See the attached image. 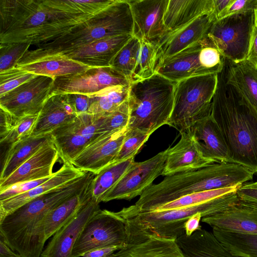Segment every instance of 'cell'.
I'll use <instances>...</instances> for the list:
<instances>
[{
    "label": "cell",
    "instance_id": "1",
    "mask_svg": "<svg viewBox=\"0 0 257 257\" xmlns=\"http://www.w3.org/2000/svg\"><path fill=\"white\" fill-rule=\"evenodd\" d=\"M93 15L77 12L55 1L0 0V45L44 44Z\"/></svg>",
    "mask_w": 257,
    "mask_h": 257
},
{
    "label": "cell",
    "instance_id": "2",
    "mask_svg": "<svg viewBox=\"0 0 257 257\" xmlns=\"http://www.w3.org/2000/svg\"><path fill=\"white\" fill-rule=\"evenodd\" d=\"M226 64L218 74L211 115L218 124L232 163L257 174V111L225 79Z\"/></svg>",
    "mask_w": 257,
    "mask_h": 257
},
{
    "label": "cell",
    "instance_id": "3",
    "mask_svg": "<svg viewBox=\"0 0 257 257\" xmlns=\"http://www.w3.org/2000/svg\"><path fill=\"white\" fill-rule=\"evenodd\" d=\"M247 169L234 163H217L204 168L166 176L153 184L133 205L123 207L125 213L150 212L156 207L196 192L239 186L250 180Z\"/></svg>",
    "mask_w": 257,
    "mask_h": 257
},
{
    "label": "cell",
    "instance_id": "4",
    "mask_svg": "<svg viewBox=\"0 0 257 257\" xmlns=\"http://www.w3.org/2000/svg\"><path fill=\"white\" fill-rule=\"evenodd\" d=\"M78 191L72 182L31 200L0 220V235L22 257H41L40 228L46 215Z\"/></svg>",
    "mask_w": 257,
    "mask_h": 257
},
{
    "label": "cell",
    "instance_id": "5",
    "mask_svg": "<svg viewBox=\"0 0 257 257\" xmlns=\"http://www.w3.org/2000/svg\"><path fill=\"white\" fill-rule=\"evenodd\" d=\"M236 191L208 202L190 207L161 211L136 213L116 212L123 220L128 244L152 237L177 239L185 234L184 223L193 214L203 217L217 213L237 200Z\"/></svg>",
    "mask_w": 257,
    "mask_h": 257
},
{
    "label": "cell",
    "instance_id": "6",
    "mask_svg": "<svg viewBox=\"0 0 257 257\" xmlns=\"http://www.w3.org/2000/svg\"><path fill=\"white\" fill-rule=\"evenodd\" d=\"M134 21L127 0H115L106 8L52 40L38 45L26 54L52 55L76 49L94 41L121 35L133 34Z\"/></svg>",
    "mask_w": 257,
    "mask_h": 257
},
{
    "label": "cell",
    "instance_id": "7",
    "mask_svg": "<svg viewBox=\"0 0 257 257\" xmlns=\"http://www.w3.org/2000/svg\"><path fill=\"white\" fill-rule=\"evenodd\" d=\"M177 82L156 73L151 77L131 83L128 103V128H136L150 135L164 125H169Z\"/></svg>",
    "mask_w": 257,
    "mask_h": 257
},
{
    "label": "cell",
    "instance_id": "8",
    "mask_svg": "<svg viewBox=\"0 0 257 257\" xmlns=\"http://www.w3.org/2000/svg\"><path fill=\"white\" fill-rule=\"evenodd\" d=\"M218 83V74L198 75L178 82L169 126L180 134H192L195 123L211 114Z\"/></svg>",
    "mask_w": 257,
    "mask_h": 257
},
{
    "label": "cell",
    "instance_id": "9",
    "mask_svg": "<svg viewBox=\"0 0 257 257\" xmlns=\"http://www.w3.org/2000/svg\"><path fill=\"white\" fill-rule=\"evenodd\" d=\"M225 61L213 42L206 36L175 55L159 61L156 72L178 82L193 76L219 74L223 69Z\"/></svg>",
    "mask_w": 257,
    "mask_h": 257
},
{
    "label": "cell",
    "instance_id": "10",
    "mask_svg": "<svg viewBox=\"0 0 257 257\" xmlns=\"http://www.w3.org/2000/svg\"><path fill=\"white\" fill-rule=\"evenodd\" d=\"M256 28L252 11L214 21L206 35L227 61L238 63L247 59Z\"/></svg>",
    "mask_w": 257,
    "mask_h": 257
},
{
    "label": "cell",
    "instance_id": "11",
    "mask_svg": "<svg viewBox=\"0 0 257 257\" xmlns=\"http://www.w3.org/2000/svg\"><path fill=\"white\" fill-rule=\"evenodd\" d=\"M127 245L125 224L116 212L96 211L85 225L73 248L72 257H81L99 248Z\"/></svg>",
    "mask_w": 257,
    "mask_h": 257
},
{
    "label": "cell",
    "instance_id": "12",
    "mask_svg": "<svg viewBox=\"0 0 257 257\" xmlns=\"http://www.w3.org/2000/svg\"><path fill=\"white\" fill-rule=\"evenodd\" d=\"M167 149L143 162H135L128 171L103 197L102 202L113 200H131L140 196L163 175Z\"/></svg>",
    "mask_w": 257,
    "mask_h": 257
},
{
    "label": "cell",
    "instance_id": "13",
    "mask_svg": "<svg viewBox=\"0 0 257 257\" xmlns=\"http://www.w3.org/2000/svg\"><path fill=\"white\" fill-rule=\"evenodd\" d=\"M129 80L110 66L91 67L82 72L59 77L50 96L60 94H94L107 87L130 86Z\"/></svg>",
    "mask_w": 257,
    "mask_h": 257
},
{
    "label": "cell",
    "instance_id": "14",
    "mask_svg": "<svg viewBox=\"0 0 257 257\" xmlns=\"http://www.w3.org/2000/svg\"><path fill=\"white\" fill-rule=\"evenodd\" d=\"M54 80L52 77L37 75L0 96V108L18 118L38 115L50 96Z\"/></svg>",
    "mask_w": 257,
    "mask_h": 257
},
{
    "label": "cell",
    "instance_id": "15",
    "mask_svg": "<svg viewBox=\"0 0 257 257\" xmlns=\"http://www.w3.org/2000/svg\"><path fill=\"white\" fill-rule=\"evenodd\" d=\"M97 117L83 113L50 134L64 164L69 163L98 135Z\"/></svg>",
    "mask_w": 257,
    "mask_h": 257
},
{
    "label": "cell",
    "instance_id": "16",
    "mask_svg": "<svg viewBox=\"0 0 257 257\" xmlns=\"http://www.w3.org/2000/svg\"><path fill=\"white\" fill-rule=\"evenodd\" d=\"M127 130L100 134L70 164L81 171L98 174L114 162Z\"/></svg>",
    "mask_w": 257,
    "mask_h": 257
},
{
    "label": "cell",
    "instance_id": "17",
    "mask_svg": "<svg viewBox=\"0 0 257 257\" xmlns=\"http://www.w3.org/2000/svg\"><path fill=\"white\" fill-rule=\"evenodd\" d=\"M134 21L133 36L156 44L167 33L164 16L168 0H127Z\"/></svg>",
    "mask_w": 257,
    "mask_h": 257
},
{
    "label": "cell",
    "instance_id": "18",
    "mask_svg": "<svg viewBox=\"0 0 257 257\" xmlns=\"http://www.w3.org/2000/svg\"><path fill=\"white\" fill-rule=\"evenodd\" d=\"M179 142L167 148V158L163 175L198 170L214 163L204 155L198 141L192 134H180Z\"/></svg>",
    "mask_w": 257,
    "mask_h": 257
},
{
    "label": "cell",
    "instance_id": "19",
    "mask_svg": "<svg viewBox=\"0 0 257 257\" xmlns=\"http://www.w3.org/2000/svg\"><path fill=\"white\" fill-rule=\"evenodd\" d=\"M99 204L91 197L74 217L55 233L41 257H72L77 239L90 218L100 209Z\"/></svg>",
    "mask_w": 257,
    "mask_h": 257
},
{
    "label": "cell",
    "instance_id": "20",
    "mask_svg": "<svg viewBox=\"0 0 257 257\" xmlns=\"http://www.w3.org/2000/svg\"><path fill=\"white\" fill-rule=\"evenodd\" d=\"M214 21L215 19L212 13L206 14L166 34L157 44L158 62L202 40Z\"/></svg>",
    "mask_w": 257,
    "mask_h": 257
},
{
    "label": "cell",
    "instance_id": "21",
    "mask_svg": "<svg viewBox=\"0 0 257 257\" xmlns=\"http://www.w3.org/2000/svg\"><path fill=\"white\" fill-rule=\"evenodd\" d=\"M58 158V150L53 141L44 145L10 176L0 182V192L17 183L51 177Z\"/></svg>",
    "mask_w": 257,
    "mask_h": 257
},
{
    "label": "cell",
    "instance_id": "22",
    "mask_svg": "<svg viewBox=\"0 0 257 257\" xmlns=\"http://www.w3.org/2000/svg\"><path fill=\"white\" fill-rule=\"evenodd\" d=\"M133 36L126 34L106 38L57 54L91 67L110 66L114 57Z\"/></svg>",
    "mask_w": 257,
    "mask_h": 257
},
{
    "label": "cell",
    "instance_id": "23",
    "mask_svg": "<svg viewBox=\"0 0 257 257\" xmlns=\"http://www.w3.org/2000/svg\"><path fill=\"white\" fill-rule=\"evenodd\" d=\"M16 69L36 75L56 78L79 73L91 68L59 54L32 56L25 54Z\"/></svg>",
    "mask_w": 257,
    "mask_h": 257
},
{
    "label": "cell",
    "instance_id": "24",
    "mask_svg": "<svg viewBox=\"0 0 257 257\" xmlns=\"http://www.w3.org/2000/svg\"><path fill=\"white\" fill-rule=\"evenodd\" d=\"M201 221L212 228L257 235V210L237 201L217 213L202 217Z\"/></svg>",
    "mask_w": 257,
    "mask_h": 257
},
{
    "label": "cell",
    "instance_id": "25",
    "mask_svg": "<svg viewBox=\"0 0 257 257\" xmlns=\"http://www.w3.org/2000/svg\"><path fill=\"white\" fill-rule=\"evenodd\" d=\"M85 172L70 164H64L48 180L37 187L26 193L0 200V220L34 199L66 184Z\"/></svg>",
    "mask_w": 257,
    "mask_h": 257
},
{
    "label": "cell",
    "instance_id": "26",
    "mask_svg": "<svg viewBox=\"0 0 257 257\" xmlns=\"http://www.w3.org/2000/svg\"><path fill=\"white\" fill-rule=\"evenodd\" d=\"M91 182L46 215L40 228V242L44 247L46 241L74 217L91 198Z\"/></svg>",
    "mask_w": 257,
    "mask_h": 257
},
{
    "label": "cell",
    "instance_id": "27",
    "mask_svg": "<svg viewBox=\"0 0 257 257\" xmlns=\"http://www.w3.org/2000/svg\"><path fill=\"white\" fill-rule=\"evenodd\" d=\"M77 115L69 101L68 94L50 96L38 114L31 136L50 134Z\"/></svg>",
    "mask_w": 257,
    "mask_h": 257
},
{
    "label": "cell",
    "instance_id": "28",
    "mask_svg": "<svg viewBox=\"0 0 257 257\" xmlns=\"http://www.w3.org/2000/svg\"><path fill=\"white\" fill-rule=\"evenodd\" d=\"M192 134L206 158L214 163L231 162L222 133L211 114L195 123Z\"/></svg>",
    "mask_w": 257,
    "mask_h": 257
},
{
    "label": "cell",
    "instance_id": "29",
    "mask_svg": "<svg viewBox=\"0 0 257 257\" xmlns=\"http://www.w3.org/2000/svg\"><path fill=\"white\" fill-rule=\"evenodd\" d=\"M213 10V0H168L164 16L167 34L202 15L212 13Z\"/></svg>",
    "mask_w": 257,
    "mask_h": 257
},
{
    "label": "cell",
    "instance_id": "30",
    "mask_svg": "<svg viewBox=\"0 0 257 257\" xmlns=\"http://www.w3.org/2000/svg\"><path fill=\"white\" fill-rule=\"evenodd\" d=\"M185 257H237L231 253L212 232L201 228L190 236L176 239Z\"/></svg>",
    "mask_w": 257,
    "mask_h": 257
},
{
    "label": "cell",
    "instance_id": "31",
    "mask_svg": "<svg viewBox=\"0 0 257 257\" xmlns=\"http://www.w3.org/2000/svg\"><path fill=\"white\" fill-rule=\"evenodd\" d=\"M225 79L257 111V69L247 60L225 61Z\"/></svg>",
    "mask_w": 257,
    "mask_h": 257
},
{
    "label": "cell",
    "instance_id": "32",
    "mask_svg": "<svg viewBox=\"0 0 257 257\" xmlns=\"http://www.w3.org/2000/svg\"><path fill=\"white\" fill-rule=\"evenodd\" d=\"M109 257H185L176 239L152 237L115 251Z\"/></svg>",
    "mask_w": 257,
    "mask_h": 257
},
{
    "label": "cell",
    "instance_id": "33",
    "mask_svg": "<svg viewBox=\"0 0 257 257\" xmlns=\"http://www.w3.org/2000/svg\"><path fill=\"white\" fill-rule=\"evenodd\" d=\"M50 134L29 136L10 145L1 172L0 182L10 176L41 147L52 142Z\"/></svg>",
    "mask_w": 257,
    "mask_h": 257
},
{
    "label": "cell",
    "instance_id": "34",
    "mask_svg": "<svg viewBox=\"0 0 257 257\" xmlns=\"http://www.w3.org/2000/svg\"><path fill=\"white\" fill-rule=\"evenodd\" d=\"M135 162V158L111 164L98 174L90 183L92 198L98 203L119 181Z\"/></svg>",
    "mask_w": 257,
    "mask_h": 257
},
{
    "label": "cell",
    "instance_id": "35",
    "mask_svg": "<svg viewBox=\"0 0 257 257\" xmlns=\"http://www.w3.org/2000/svg\"><path fill=\"white\" fill-rule=\"evenodd\" d=\"M215 236L237 257H257V235L225 231L212 227Z\"/></svg>",
    "mask_w": 257,
    "mask_h": 257
},
{
    "label": "cell",
    "instance_id": "36",
    "mask_svg": "<svg viewBox=\"0 0 257 257\" xmlns=\"http://www.w3.org/2000/svg\"><path fill=\"white\" fill-rule=\"evenodd\" d=\"M130 86H109L89 95L92 100L87 113L97 114L115 110L127 100Z\"/></svg>",
    "mask_w": 257,
    "mask_h": 257
},
{
    "label": "cell",
    "instance_id": "37",
    "mask_svg": "<svg viewBox=\"0 0 257 257\" xmlns=\"http://www.w3.org/2000/svg\"><path fill=\"white\" fill-rule=\"evenodd\" d=\"M158 58V47L156 44L144 40L140 41L131 83L147 79L155 74Z\"/></svg>",
    "mask_w": 257,
    "mask_h": 257
},
{
    "label": "cell",
    "instance_id": "38",
    "mask_svg": "<svg viewBox=\"0 0 257 257\" xmlns=\"http://www.w3.org/2000/svg\"><path fill=\"white\" fill-rule=\"evenodd\" d=\"M239 186L194 192L162 204L152 211H166L196 205L236 192Z\"/></svg>",
    "mask_w": 257,
    "mask_h": 257
},
{
    "label": "cell",
    "instance_id": "39",
    "mask_svg": "<svg viewBox=\"0 0 257 257\" xmlns=\"http://www.w3.org/2000/svg\"><path fill=\"white\" fill-rule=\"evenodd\" d=\"M97 117L98 134L118 132L128 128L130 110L127 100L112 111L94 114Z\"/></svg>",
    "mask_w": 257,
    "mask_h": 257
},
{
    "label": "cell",
    "instance_id": "40",
    "mask_svg": "<svg viewBox=\"0 0 257 257\" xmlns=\"http://www.w3.org/2000/svg\"><path fill=\"white\" fill-rule=\"evenodd\" d=\"M140 41L134 36L114 57L110 66L123 75L130 82L134 71Z\"/></svg>",
    "mask_w": 257,
    "mask_h": 257
},
{
    "label": "cell",
    "instance_id": "41",
    "mask_svg": "<svg viewBox=\"0 0 257 257\" xmlns=\"http://www.w3.org/2000/svg\"><path fill=\"white\" fill-rule=\"evenodd\" d=\"M150 136L136 128H128L121 148L113 163L135 158Z\"/></svg>",
    "mask_w": 257,
    "mask_h": 257
},
{
    "label": "cell",
    "instance_id": "42",
    "mask_svg": "<svg viewBox=\"0 0 257 257\" xmlns=\"http://www.w3.org/2000/svg\"><path fill=\"white\" fill-rule=\"evenodd\" d=\"M30 43H13L0 45V73L15 68L29 51Z\"/></svg>",
    "mask_w": 257,
    "mask_h": 257
},
{
    "label": "cell",
    "instance_id": "43",
    "mask_svg": "<svg viewBox=\"0 0 257 257\" xmlns=\"http://www.w3.org/2000/svg\"><path fill=\"white\" fill-rule=\"evenodd\" d=\"M37 75L15 68L0 73V96L32 80Z\"/></svg>",
    "mask_w": 257,
    "mask_h": 257
},
{
    "label": "cell",
    "instance_id": "44",
    "mask_svg": "<svg viewBox=\"0 0 257 257\" xmlns=\"http://www.w3.org/2000/svg\"><path fill=\"white\" fill-rule=\"evenodd\" d=\"M38 116V115H32L18 118L14 127L1 144L11 145L31 136Z\"/></svg>",
    "mask_w": 257,
    "mask_h": 257
},
{
    "label": "cell",
    "instance_id": "45",
    "mask_svg": "<svg viewBox=\"0 0 257 257\" xmlns=\"http://www.w3.org/2000/svg\"><path fill=\"white\" fill-rule=\"evenodd\" d=\"M257 10V0H232L228 6L216 18L219 20L225 17L246 13Z\"/></svg>",
    "mask_w": 257,
    "mask_h": 257
},
{
    "label": "cell",
    "instance_id": "46",
    "mask_svg": "<svg viewBox=\"0 0 257 257\" xmlns=\"http://www.w3.org/2000/svg\"><path fill=\"white\" fill-rule=\"evenodd\" d=\"M236 195L238 203L257 210V185L244 183L238 188Z\"/></svg>",
    "mask_w": 257,
    "mask_h": 257
},
{
    "label": "cell",
    "instance_id": "47",
    "mask_svg": "<svg viewBox=\"0 0 257 257\" xmlns=\"http://www.w3.org/2000/svg\"><path fill=\"white\" fill-rule=\"evenodd\" d=\"M50 177L16 184L0 192V200L26 193L43 183Z\"/></svg>",
    "mask_w": 257,
    "mask_h": 257
},
{
    "label": "cell",
    "instance_id": "48",
    "mask_svg": "<svg viewBox=\"0 0 257 257\" xmlns=\"http://www.w3.org/2000/svg\"><path fill=\"white\" fill-rule=\"evenodd\" d=\"M69 101L77 114L87 113L92 98L89 95L68 94Z\"/></svg>",
    "mask_w": 257,
    "mask_h": 257
},
{
    "label": "cell",
    "instance_id": "49",
    "mask_svg": "<svg viewBox=\"0 0 257 257\" xmlns=\"http://www.w3.org/2000/svg\"><path fill=\"white\" fill-rule=\"evenodd\" d=\"M0 143L14 127L18 117L0 108Z\"/></svg>",
    "mask_w": 257,
    "mask_h": 257
},
{
    "label": "cell",
    "instance_id": "50",
    "mask_svg": "<svg viewBox=\"0 0 257 257\" xmlns=\"http://www.w3.org/2000/svg\"><path fill=\"white\" fill-rule=\"evenodd\" d=\"M203 217L200 212L196 213L190 217L184 223L185 234L190 236L196 231L202 228L200 222Z\"/></svg>",
    "mask_w": 257,
    "mask_h": 257
},
{
    "label": "cell",
    "instance_id": "51",
    "mask_svg": "<svg viewBox=\"0 0 257 257\" xmlns=\"http://www.w3.org/2000/svg\"><path fill=\"white\" fill-rule=\"evenodd\" d=\"M122 248L119 246H109L93 250L81 257H109L115 251Z\"/></svg>",
    "mask_w": 257,
    "mask_h": 257
},
{
    "label": "cell",
    "instance_id": "52",
    "mask_svg": "<svg viewBox=\"0 0 257 257\" xmlns=\"http://www.w3.org/2000/svg\"><path fill=\"white\" fill-rule=\"evenodd\" d=\"M0 257H22L7 243L4 237L0 235Z\"/></svg>",
    "mask_w": 257,
    "mask_h": 257
},
{
    "label": "cell",
    "instance_id": "53",
    "mask_svg": "<svg viewBox=\"0 0 257 257\" xmlns=\"http://www.w3.org/2000/svg\"><path fill=\"white\" fill-rule=\"evenodd\" d=\"M246 60L257 69V27L254 32L252 45Z\"/></svg>",
    "mask_w": 257,
    "mask_h": 257
},
{
    "label": "cell",
    "instance_id": "54",
    "mask_svg": "<svg viewBox=\"0 0 257 257\" xmlns=\"http://www.w3.org/2000/svg\"><path fill=\"white\" fill-rule=\"evenodd\" d=\"M232 0H213V10L212 14L215 21L217 17L228 6Z\"/></svg>",
    "mask_w": 257,
    "mask_h": 257
},
{
    "label": "cell",
    "instance_id": "55",
    "mask_svg": "<svg viewBox=\"0 0 257 257\" xmlns=\"http://www.w3.org/2000/svg\"><path fill=\"white\" fill-rule=\"evenodd\" d=\"M255 16H256V27H257V10L255 11Z\"/></svg>",
    "mask_w": 257,
    "mask_h": 257
},
{
    "label": "cell",
    "instance_id": "56",
    "mask_svg": "<svg viewBox=\"0 0 257 257\" xmlns=\"http://www.w3.org/2000/svg\"><path fill=\"white\" fill-rule=\"evenodd\" d=\"M255 184L257 185V181L255 182H253Z\"/></svg>",
    "mask_w": 257,
    "mask_h": 257
}]
</instances>
